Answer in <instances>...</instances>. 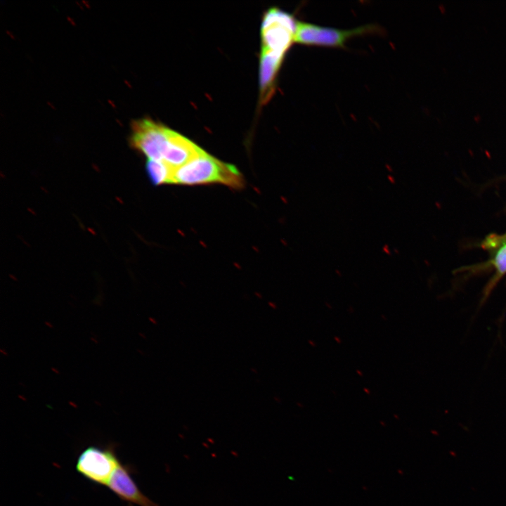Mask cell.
I'll use <instances>...</instances> for the list:
<instances>
[{
    "label": "cell",
    "instance_id": "1",
    "mask_svg": "<svg viewBox=\"0 0 506 506\" xmlns=\"http://www.w3.org/2000/svg\"><path fill=\"white\" fill-rule=\"evenodd\" d=\"M221 183L233 189H241L245 186L242 174L233 164L225 163L205 151L174 170L169 184L195 186Z\"/></svg>",
    "mask_w": 506,
    "mask_h": 506
},
{
    "label": "cell",
    "instance_id": "2",
    "mask_svg": "<svg viewBox=\"0 0 506 506\" xmlns=\"http://www.w3.org/2000/svg\"><path fill=\"white\" fill-rule=\"evenodd\" d=\"M381 32V27L374 24L341 30L297 20L294 42L306 46L344 48L346 41L353 37Z\"/></svg>",
    "mask_w": 506,
    "mask_h": 506
},
{
    "label": "cell",
    "instance_id": "3",
    "mask_svg": "<svg viewBox=\"0 0 506 506\" xmlns=\"http://www.w3.org/2000/svg\"><path fill=\"white\" fill-rule=\"evenodd\" d=\"M296 20L294 16L276 7L265 12L261 27V48L285 55L294 42Z\"/></svg>",
    "mask_w": 506,
    "mask_h": 506
},
{
    "label": "cell",
    "instance_id": "4",
    "mask_svg": "<svg viewBox=\"0 0 506 506\" xmlns=\"http://www.w3.org/2000/svg\"><path fill=\"white\" fill-rule=\"evenodd\" d=\"M173 130L148 118L136 120L131 126L130 143L148 160L162 162Z\"/></svg>",
    "mask_w": 506,
    "mask_h": 506
},
{
    "label": "cell",
    "instance_id": "5",
    "mask_svg": "<svg viewBox=\"0 0 506 506\" xmlns=\"http://www.w3.org/2000/svg\"><path fill=\"white\" fill-rule=\"evenodd\" d=\"M120 462L112 448L89 446L79 455L77 471L90 481L108 486Z\"/></svg>",
    "mask_w": 506,
    "mask_h": 506
},
{
    "label": "cell",
    "instance_id": "6",
    "mask_svg": "<svg viewBox=\"0 0 506 506\" xmlns=\"http://www.w3.org/2000/svg\"><path fill=\"white\" fill-rule=\"evenodd\" d=\"M108 487L122 500L139 506H158L145 495L131 476L129 467L119 464Z\"/></svg>",
    "mask_w": 506,
    "mask_h": 506
},
{
    "label": "cell",
    "instance_id": "7",
    "mask_svg": "<svg viewBox=\"0 0 506 506\" xmlns=\"http://www.w3.org/2000/svg\"><path fill=\"white\" fill-rule=\"evenodd\" d=\"M285 55L262 49L259 63L260 103L265 104L275 92V80Z\"/></svg>",
    "mask_w": 506,
    "mask_h": 506
},
{
    "label": "cell",
    "instance_id": "8",
    "mask_svg": "<svg viewBox=\"0 0 506 506\" xmlns=\"http://www.w3.org/2000/svg\"><path fill=\"white\" fill-rule=\"evenodd\" d=\"M204 152L195 143L173 131L168 149L162 163L174 171L190 162Z\"/></svg>",
    "mask_w": 506,
    "mask_h": 506
},
{
    "label": "cell",
    "instance_id": "9",
    "mask_svg": "<svg viewBox=\"0 0 506 506\" xmlns=\"http://www.w3.org/2000/svg\"><path fill=\"white\" fill-rule=\"evenodd\" d=\"M146 170L150 179L155 186L169 184L174 171L164 164L153 160H147Z\"/></svg>",
    "mask_w": 506,
    "mask_h": 506
},
{
    "label": "cell",
    "instance_id": "10",
    "mask_svg": "<svg viewBox=\"0 0 506 506\" xmlns=\"http://www.w3.org/2000/svg\"><path fill=\"white\" fill-rule=\"evenodd\" d=\"M493 262L497 271V275L495 278L492 282H491L490 285L486 287V291L484 293L485 296L483 299V301L486 299L495 282H497L502 275L506 273V242H503L502 246L496 252Z\"/></svg>",
    "mask_w": 506,
    "mask_h": 506
},
{
    "label": "cell",
    "instance_id": "11",
    "mask_svg": "<svg viewBox=\"0 0 506 506\" xmlns=\"http://www.w3.org/2000/svg\"><path fill=\"white\" fill-rule=\"evenodd\" d=\"M45 325H46V326H48V327H51V328L53 327V325H52L50 322H48V321H46V322H45Z\"/></svg>",
    "mask_w": 506,
    "mask_h": 506
},
{
    "label": "cell",
    "instance_id": "12",
    "mask_svg": "<svg viewBox=\"0 0 506 506\" xmlns=\"http://www.w3.org/2000/svg\"><path fill=\"white\" fill-rule=\"evenodd\" d=\"M18 396L19 398H20V399H22V400H23V401H27V398H26L24 396H22V395H21V394H19Z\"/></svg>",
    "mask_w": 506,
    "mask_h": 506
},
{
    "label": "cell",
    "instance_id": "13",
    "mask_svg": "<svg viewBox=\"0 0 506 506\" xmlns=\"http://www.w3.org/2000/svg\"><path fill=\"white\" fill-rule=\"evenodd\" d=\"M0 351H1V353L3 355H5V356H7V355H8L6 351L4 350L3 349H0Z\"/></svg>",
    "mask_w": 506,
    "mask_h": 506
},
{
    "label": "cell",
    "instance_id": "14",
    "mask_svg": "<svg viewBox=\"0 0 506 506\" xmlns=\"http://www.w3.org/2000/svg\"><path fill=\"white\" fill-rule=\"evenodd\" d=\"M51 370H52L53 372H54L55 373H56V374H59V373H60V372L58 371V370L56 369V368H51Z\"/></svg>",
    "mask_w": 506,
    "mask_h": 506
},
{
    "label": "cell",
    "instance_id": "15",
    "mask_svg": "<svg viewBox=\"0 0 506 506\" xmlns=\"http://www.w3.org/2000/svg\"><path fill=\"white\" fill-rule=\"evenodd\" d=\"M391 176H388V179H391L390 182H391L392 183H395L394 179L391 178Z\"/></svg>",
    "mask_w": 506,
    "mask_h": 506
},
{
    "label": "cell",
    "instance_id": "16",
    "mask_svg": "<svg viewBox=\"0 0 506 506\" xmlns=\"http://www.w3.org/2000/svg\"><path fill=\"white\" fill-rule=\"evenodd\" d=\"M91 339L96 344L98 343V340L95 337H91Z\"/></svg>",
    "mask_w": 506,
    "mask_h": 506
},
{
    "label": "cell",
    "instance_id": "17",
    "mask_svg": "<svg viewBox=\"0 0 506 506\" xmlns=\"http://www.w3.org/2000/svg\"><path fill=\"white\" fill-rule=\"evenodd\" d=\"M69 403H70L72 406L77 407V406L74 403H73V402H72V401H70Z\"/></svg>",
    "mask_w": 506,
    "mask_h": 506
}]
</instances>
